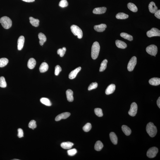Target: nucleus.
I'll use <instances>...</instances> for the list:
<instances>
[{
	"label": "nucleus",
	"mask_w": 160,
	"mask_h": 160,
	"mask_svg": "<svg viewBox=\"0 0 160 160\" xmlns=\"http://www.w3.org/2000/svg\"><path fill=\"white\" fill-rule=\"evenodd\" d=\"M100 49L99 43L97 42H94L92 46L91 53L92 57L93 59L95 60L97 59L99 56Z\"/></svg>",
	"instance_id": "nucleus-1"
},
{
	"label": "nucleus",
	"mask_w": 160,
	"mask_h": 160,
	"mask_svg": "<svg viewBox=\"0 0 160 160\" xmlns=\"http://www.w3.org/2000/svg\"><path fill=\"white\" fill-rule=\"evenodd\" d=\"M146 131L148 134L151 137L155 136L157 132L156 127L152 122H150L147 124L146 127Z\"/></svg>",
	"instance_id": "nucleus-2"
},
{
	"label": "nucleus",
	"mask_w": 160,
	"mask_h": 160,
	"mask_svg": "<svg viewBox=\"0 0 160 160\" xmlns=\"http://www.w3.org/2000/svg\"><path fill=\"white\" fill-rule=\"evenodd\" d=\"M0 23L4 28L8 29L11 28L12 25V21L9 18L5 16L0 19Z\"/></svg>",
	"instance_id": "nucleus-3"
},
{
	"label": "nucleus",
	"mask_w": 160,
	"mask_h": 160,
	"mask_svg": "<svg viewBox=\"0 0 160 160\" xmlns=\"http://www.w3.org/2000/svg\"><path fill=\"white\" fill-rule=\"evenodd\" d=\"M72 33L75 36H77L79 39H81L83 37V32L81 29L78 26L75 25H72L71 27Z\"/></svg>",
	"instance_id": "nucleus-4"
},
{
	"label": "nucleus",
	"mask_w": 160,
	"mask_h": 160,
	"mask_svg": "<svg viewBox=\"0 0 160 160\" xmlns=\"http://www.w3.org/2000/svg\"><path fill=\"white\" fill-rule=\"evenodd\" d=\"M146 51L149 54L155 57L157 53V48L154 44H152L146 48Z\"/></svg>",
	"instance_id": "nucleus-5"
},
{
	"label": "nucleus",
	"mask_w": 160,
	"mask_h": 160,
	"mask_svg": "<svg viewBox=\"0 0 160 160\" xmlns=\"http://www.w3.org/2000/svg\"><path fill=\"white\" fill-rule=\"evenodd\" d=\"M147 34V36L149 37H151L155 36H160V31L158 29L153 28L151 30L148 31Z\"/></svg>",
	"instance_id": "nucleus-6"
},
{
	"label": "nucleus",
	"mask_w": 160,
	"mask_h": 160,
	"mask_svg": "<svg viewBox=\"0 0 160 160\" xmlns=\"http://www.w3.org/2000/svg\"><path fill=\"white\" fill-rule=\"evenodd\" d=\"M158 152L157 148L155 147L151 148L147 151V156L149 158H153L155 157Z\"/></svg>",
	"instance_id": "nucleus-7"
},
{
	"label": "nucleus",
	"mask_w": 160,
	"mask_h": 160,
	"mask_svg": "<svg viewBox=\"0 0 160 160\" xmlns=\"http://www.w3.org/2000/svg\"><path fill=\"white\" fill-rule=\"evenodd\" d=\"M137 63V58L134 56L132 57L129 61L128 65V70L129 71H132Z\"/></svg>",
	"instance_id": "nucleus-8"
},
{
	"label": "nucleus",
	"mask_w": 160,
	"mask_h": 160,
	"mask_svg": "<svg viewBox=\"0 0 160 160\" xmlns=\"http://www.w3.org/2000/svg\"><path fill=\"white\" fill-rule=\"evenodd\" d=\"M138 106L135 102L132 103L131 105L130 109L128 111V114L130 116L134 117L137 113Z\"/></svg>",
	"instance_id": "nucleus-9"
},
{
	"label": "nucleus",
	"mask_w": 160,
	"mask_h": 160,
	"mask_svg": "<svg viewBox=\"0 0 160 160\" xmlns=\"http://www.w3.org/2000/svg\"><path fill=\"white\" fill-rule=\"evenodd\" d=\"M70 115V113L68 112L63 113L57 116L55 120L56 121H58L62 119H66L68 118Z\"/></svg>",
	"instance_id": "nucleus-10"
},
{
	"label": "nucleus",
	"mask_w": 160,
	"mask_h": 160,
	"mask_svg": "<svg viewBox=\"0 0 160 160\" xmlns=\"http://www.w3.org/2000/svg\"><path fill=\"white\" fill-rule=\"evenodd\" d=\"M81 69V67H79L76 68L75 70L72 71L69 75V78L70 79H73L75 78L76 77L77 74L80 71Z\"/></svg>",
	"instance_id": "nucleus-11"
},
{
	"label": "nucleus",
	"mask_w": 160,
	"mask_h": 160,
	"mask_svg": "<svg viewBox=\"0 0 160 160\" xmlns=\"http://www.w3.org/2000/svg\"><path fill=\"white\" fill-rule=\"evenodd\" d=\"M25 41V37L23 36H20L18 40V49L19 51L23 49Z\"/></svg>",
	"instance_id": "nucleus-12"
},
{
	"label": "nucleus",
	"mask_w": 160,
	"mask_h": 160,
	"mask_svg": "<svg viewBox=\"0 0 160 160\" xmlns=\"http://www.w3.org/2000/svg\"><path fill=\"white\" fill-rule=\"evenodd\" d=\"M107 8L105 7L97 8L94 9L93 11V13L96 14H101L106 12Z\"/></svg>",
	"instance_id": "nucleus-13"
},
{
	"label": "nucleus",
	"mask_w": 160,
	"mask_h": 160,
	"mask_svg": "<svg viewBox=\"0 0 160 160\" xmlns=\"http://www.w3.org/2000/svg\"><path fill=\"white\" fill-rule=\"evenodd\" d=\"M107 26L105 24H101L99 25H96L94 26V29L96 31L102 32L104 31L106 28Z\"/></svg>",
	"instance_id": "nucleus-14"
},
{
	"label": "nucleus",
	"mask_w": 160,
	"mask_h": 160,
	"mask_svg": "<svg viewBox=\"0 0 160 160\" xmlns=\"http://www.w3.org/2000/svg\"><path fill=\"white\" fill-rule=\"evenodd\" d=\"M115 88L116 86L115 84H111L107 88L105 91L106 94L107 95L112 94L114 92Z\"/></svg>",
	"instance_id": "nucleus-15"
},
{
	"label": "nucleus",
	"mask_w": 160,
	"mask_h": 160,
	"mask_svg": "<svg viewBox=\"0 0 160 160\" xmlns=\"http://www.w3.org/2000/svg\"><path fill=\"white\" fill-rule=\"evenodd\" d=\"M149 9L150 12L152 13H154L158 10L157 7L156 6L155 3L153 2L149 3Z\"/></svg>",
	"instance_id": "nucleus-16"
},
{
	"label": "nucleus",
	"mask_w": 160,
	"mask_h": 160,
	"mask_svg": "<svg viewBox=\"0 0 160 160\" xmlns=\"http://www.w3.org/2000/svg\"><path fill=\"white\" fill-rule=\"evenodd\" d=\"M66 94L67 100L70 102L73 101L74 100L73 91L70 89H68L66 91Z\"/></svg>",
	"instance_id": "nucleus-17"
},
{
	"label": "nucleus",
	"mask_w": 160,
	"mask_h": 160,
	"mask_svg": "<svg viewBox=\"0 0 160 160\" xmlns=\"http://www.w3.org/2000/svg\"><path fill=\"white\" fill-rule=\"evenodd\" d=\"M149 83L150 85H159L160 84V79L156 77H154L149 80Z\"/></svg>",
	"instance_id": "nucleus-18"
},
{
	"label": "nucleus",
	"mask_w": 160,
	"mask_h": 160,
	"mask_svg": "<svg viewBox=\"0 0 160 160\" xmlns=\"http://www.w3.org/2000/svg\"><path fill=\"white\" fill-rule=\"evenodd\" d=\"M74 145V144L71 142H67L62 143L61 144V147L63 149H68L71 148Z\"/></svg>",
	"instance_id": "nucleus-19"
},
{
	"label": "nucleus",
	"mask_w": 160,
	"mask_h": 160,
	"mask_svg": "<svg viewBox=\"0 0 160 160\" xmlns=\"http://www.w3.org/2000/svg\"><path fill=\"white\" fill-rule=\"evenodd\" d=\"M116 45L118 48L121 49H125L127 47V44L121 40H117L115 41Z\"/></svg>",
	"instance_id": "nucleus-20"
},
{
	"label": "nucleus",
	"mask_w": 160,
	"mask_h": 160,
	"mask_svg": "<svg viewBox=\"0 0 160 160\" xmlns=\"http://www.w3.org/2000/svg\"><path fill=\"white\" fill-rule=\"evenodd\" d=\"M38 38L39 39V43L40 45L41 46L43 45L44 43L45 42L47 38L46 36L44 34L42 33H40L38 34Z\"/></svg>",
	"instance_id": "nucleus-21"
},
{
	"label": "nucleus",
	"mask_w": 160,
	"mask_h": 160,
	"mask_svg": "<svg viewBox=\"0 0 160 160\" xmlns=\"http://www.w3.org/2000/svg\"><path fill=\"white\" fill-rule=\"evenodd\" d=\"M109 136L111 140L112 143L115 145H116L117 144L118 138L116 134L114 132H111L110 133Z\"/></svg>",
	"instance_id": "nucleus-22"
},
{
	"label": "nucleus",
	"mask_w": 160,
	"mask_h": 160,
	"mask_svg": "<svg viewBox=\"0 0 160 160\" xmlns=\"http://www.w3.org/2000/svg\"><path fill=\"white\" fill-rule=\"evenodd\" d=\"M36 63V62L35 60L33 58H31L29 60L28 64H27V66L30 69H32L35 67Z\"/></svg>",
	"instance_id": "nucleus-23"
},
{
	"label": "nucleus",
	"mask_w": 160,
	"mask_h": 160,
	"mask_svg": "<svg viewBox=\"0 0 160 160\" xmlns=\"http://www.w3.org/2000/svg\"><path fill=\"white\" fill-rule=\"evenodd\" d=\"M49 67V65L47 63L43 62L40 65L39 70L41 73H45L47 71Z\"/></svg>",
	"instance_id": "nucleus-24"
},
{
	"label": "nucleus",
	"mask_w": 160,
	"mask_h": 160,
	"mask_svg": "<svg viewBox=\"0 0 160 160\" xmlns=\"http://www.w3.org/2000/svg\"><path fill=\"white\" fill-rule=\"evenodd\" d=\"M122 129L124 133L127 136L129 135L131 133V130L126 125H123L122 127Z\"/></svg>",
	"instance_id": "nucleus-25"
},
{
	"label": "nucleus",
	"mask_w": 160,
	"mask_h": 160,
	"mask_svg": "<svg viewBox=\"0 0 160 160\" xmlns=\"http://www.w3.org/2000/svg\"><path fill=\"white\" fill-rule=\"evenodd\" d=\"M30 23L33 26L37 27L39 25V19H35L33 17H31L29 18Z\"/></svg>",
	"instance_id": "nucleus-26"
},
{
	"label": "nucleus",
	"mask_w": 160,
	"mask_h": 160,
	"mask_svg": "<svg viewBox=\"0 0 160 160\" xmlns=\"http://www.w3.org/2000/svg\"><path fill=\"white\" fill-rule=\"evenodd\" d=\"M103 144L100 141H98L96 142L95 145V149L97 151H99L102 149L103 147Z\"/></svg>",
	"instance_id": "nucleus-27"
},
{
	"label": "nucleus",
	"mask_w": 160,
	"mask_h": 160,
	"mask_svg": "<svg viewBox=\"0 0 160 160\" xmlns=\"http://www.w3.org/2000/svg\"><path fill=\"white\" fill-rule=\"evenodd\" d=\"M129 9L134 12H136L138 11V9L135 5L132 3H129L127 5Z\"/></svg>",
	"instance_id": "nucleus-28"
},
{
	"label": "nucleus",
	"mask_w": 160,
	"mask_h": 160,
	"mask_svg": "<svg viewBox=\"0 0 160 160\" xmlns=\"http://www.w3.org/2000/svg\"><path fill=\"white\" fill-rule=\"evenodd\" d=\"M116 17L118 19H125L128 18L129 15L124 13H120L116 15Z\"/></svg>",
	"instance_id": "nucleus-29"
},
{
	"label": "nucleus",
	"mask_w": 160,
	"mask_h": 160,
	"mask_svg": "<svg viewBox=\"0 0 160 160\" xmlns=\"http://www.w3.org/2000/svg\"><path fill=\"white\" fill-rule=\"evenodd\" d=\"M120 35L123 38L129 41H132L133 40V38L132 36L125 33H122L120 34Z\"/></svg>",
	"instance_id": "nucleus-30"
},
{
	"label": "nucleus",
	"mask_w": 160,
	"mask_h": 160,
	"mask_svg": "<svg viewBox=\"0 0 160 160\" xmlns=\"http://www.w3.org/2000/svg\"><path fill=\"white\" fill-rule=\"evenodd\" d=\"M40 101L42 104L48 106H51L52 104L49 100L47 98H42L40 99Z\"/></svg>",
	"instance_id": "nucleus-31"
},
{
	"label": "nucleus",
	"mask_w": 160,
	"mask_h": 160,
	"mask_svg": "<svg viewBox=\"0 0 160 160\" xmlns=\"http://www.w3.org/2000/svg\"><path fill=\"white\" fill-rule=\"evenodd\" d=\"M108 62L107 60L105 59L101 63V66L100 68L99 71L100 72L104 71L106 70L107 67V64Z\"/></svg>",
	"instance_id": "nucleus-32"
},
{
	"label": "nucleus",
	"mask_w": 160,
	"mask_h": 160,
	"mask_svg": "<svg viewBox=\"0 0 160 160\" xmlns=\"http://www.w3.org/2000/svg\"><path fill=\"white\" fill-rule=\"evenodd\" d=\"M8 60L6 58H2L0 59V67H3L8 64Z\"/></svg>",
	"instance_id": "nucleus-33"
},
{
	"label": "nucleus",
	"mask_w": 160,
	"mask_h": 160,
	"mask_svg": "<svg viewBox=\"0 0 160 160\" xmlns=\"http://www.w3.org/2000/svg\"><path fill=\"white\" fill-rule=\"evenodd\" d=\"M7 86V83L4 77H0V87L5 88Z\"/></svg>",
	"instance_id": "nucleus-34"
},
{
	"label": "nucleus",
	"mask_w": 160,
	"mask_h": 160,
	"mask_svg": "<svg viewBox=\"0 0 160 160\" xmlns=\"http://www.w3.org/2000/svg\"><path fill=\"white\" fill-rule=\"evenodd\" d=\"M66 51V49L65 47H63L62 49H58L57 51V53L60 55L61 57H63L64 56Z\"/></svg>",
	"instance_id": "nucleus-35"
},
{
	"label": "nucleus",
	"mask_w": 160,
	"mask_h": 160,
	"mask_svg": "<svg viewBox=\"0 0 160 160\" xmlns=\"http://www.w3.org/2000/svg\"><path fill=\"white\" fill-rule=\"evenodd\" d=\"M94 112L96 115L98 117H102L103 116L102 110L100 108H96L94 109Z\"/></svg>",
	"instance_id": "nucleus-36"
},
{
	"label": "nucleus",
	"mask_w": 160,
	"mask_h": 160,
	"mask_svg": "<svg viewBox=\"0 0 160 160\" xmlns=\"http://www.w3.org/2000/svg\"><path fill=\"white\" fill-rule=\"evenodd\" d=\"M28 126L29 128L34 129L37 126L36 122L34 120H31L29 123Z\"/></svg>",
	"instance_id": "nucleus-37"
},
{
	"label": "nucleus",
	"mask_w": 160,
	"mask_h": 160,
	"mask_svg": "<svg viewBox=\"0 0 160 160\" xmlns=\"http://www.w3.org/2000/svg\"><path fill=\"white\" fill-rule=\"evenodd\" d=\"M92 128V125L90 123H88L84 126L83 129L85 132H88L90 131Z\"/></svg>",
	"instance_id": "nucleus-38"
},
{
	"label": "nucleus",
	"mask_w": 160,
	"mask_h": 160,
	"mask_svg": "<svg viewBox=\"0 0 160 160\" xmlns=\"http://www.w3.org/2000/svg\"><path fill=\"white\" fill-rule=\"evenodd\" d=\"M59 5L61 8H65L68 6V3L66 0H61L60 1Z\"/></svg>",
	"instance_id": "nucleus-39"
},
{
	"label": "nucleus",
	"mask_w": 160,
	"mask_h": 160,
	"mask_svg": "<svg viewBox=\"0 0 160 160\" xmlns=\"http://www.w3.org/2000/svg\"><path fill=\"white\" fill-rule=\"evenodd\" d=\"M98 84L97 82H93L91 83L88 87V90H93V89H95L98 87Z\"/></svg>",
	"instance_id": "nucleus-40"
},
{
	"label": "nucleus",
	"mask_w": 160,
	"mask_h": 160,
	"mask_svg": "<svg viewBox=\"0 0 160 160\" xmlns=\"http://www.w3.org/2000/svg\"><path fill=\"white\" fill-rule=\"evenodd\" d=\"M77 152V151L76 149H73L69 150L67 151V153L68 155L71 156H73L76 154Z\"/></svg>",
	"instance_id": "nucleus-41"
},
{
	"label": "nucleus",
	"mask_w": 160,
	"mask_h": 160,
	"mask_svg": "<svg viewBox=\"0 0 160 160\" xmlns=\"http://www.w3.org/2000/svg\"><path fill=\"white\" fill-rule=\"evenodd\" d=\"M62 69L61 67L59 65H57L55 68V74L58 76L59 75L60 72L61 71Z\"/></svg>",
	"instance_id": "nucleus-42"
},
{
	"label": "nucleus",
	"mask_w": 160,
	"mask_h": 160,
	"mask_svg": "<svg viewBox=\"0 0 160 160\" xmlns=\"http://www.w3.org/2000/svg\"><path fill=\"white\" fill-rule=\"evenodd\" d=\"M18 136L19 138H21L24 137L23 130L21 128H19L18 130Z\"/></svg>",
	"instance_id": "nucleus-43"
},
{
	"label": "nucleus",
	"mask_w": 160,
	"mask_h": 160,
	"mask_svg": "<svg viewBox=\"0 0 160 160\" xmlns=\"http://www.w3.org/2000/svg\"><path fill=\"white\" fill-rule=\"evenodd\" d=\"M154 15L156 18L160 19V10H158L154 13Z\"/></svg>",
	"instance_id": "nucleus-44"
},
{
	"label": "nucleus",
	"mask_w": 160,
	"mask_h": 160,
	"mask_svg": "<svg viewBox=\"0 0 160 160\" xmlns=\"http://www.w3.org/2000/svg\"><path fill=\"white\" fill-rule=\"evenodd\" d=\"M157 104L158 107L160 108V97H159L157 101Z\"/></svg>",
	"instance_id": "nucleus-45"
},
{
	"label": "nucleus",
	"mask_w": 160,
	"mask_h": 160,
	"mask_svg": "<svg viewBox=\"0 0 160 160\" xmlns=\"http://www.w3.org/2000/svg\"><path fill=\"white\" fill-rule=\"evenodd\" d=\"M22 1L28 3L33 2L35 1V0H22Z\"/></svg>",
	"instance_id": "nucleus-46"
},
{
	"label": "nucleus",
	"mask_w": 160,
	"mask_h": 160,
	"mask_svg": "<svg viewBox=\"0 0 160 160\" xmlns=\"http://www.w3.org/2000/svg\"><path fill=\"white\" fill-rule=\"evenodd\" d=\"M13 160H19V159H13Z\"/></svg>",
	"instance_id": "nucleus-47"
}]
</instances>
